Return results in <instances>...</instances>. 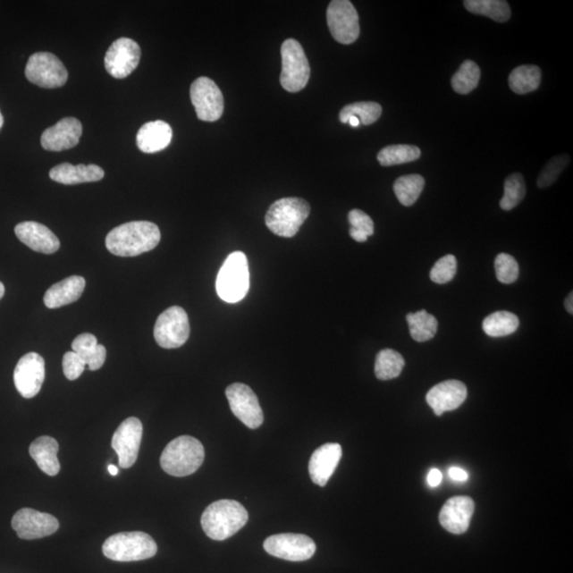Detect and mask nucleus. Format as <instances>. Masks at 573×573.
<instances>
[{
    "label": "nucleus",
    "mask_w": 573,
    "mask_h": 573,
    "mask_svg": "<svg viewBox=\"0 0 573 573\" xmlns=\"http://www.w3.org/2000/svg\"><path fill=\"white\" fill-rule=\"evenodd\" d=\"M161 241L158 226L149 221H132L117 226L106 236L105 246L112 254L134 257L156 249Z\"/></svg>",
    "instance_id": "f257e3e1"
},
{
    "label": "nucleus",
    "mask_w": 573,
    "mask_h": 573,
    "mask_svg": "<svg viewBox=\"0 0 573 573\" xmlns=\"http://www.w3.org/2000/svg\"><path fill=\"white\" fill-rule=\"evenodd\" d=\"M248 520V510L240 502L223 499L204 510L201 525L209 538L221 542L235 535L247 525Z\"/></svg>",
    "instance_id": "f03ea898"
},
{
    "label": "nucleus",
    "mask_w": 573,
    "mask_h": 573,
    "mask_svg": "<svg viewBox=\"0 0 573 573\" xmlns=\"http://www.w3.org/2000/svg\"><path fill=\"white\" fill-rule=\"evenodd\" d=\"M204 457L206 451L200 441L190 435H181L164 448L161 467L170 476H187L201 468Z\"/></svg>",
    "instance_id": "7ed1b4c3"
},
{
    "label": "nucleus",
    "mask_w": 573,
    "mask_h": 573,
    "mask_svg": "<svg viewBox=\"0 0 573 573\" xmlns=\"http://www.w3.org/2000/svg\"><path fill=\"white\" fill-rule=\"evenodd\" d=\"M310 206L299 198H283L275 201L265 215V225L274 234L291 238L309 217Z\"/></svg>",
    "instance_id": "20e7f679"
},
{
    "label": "nucleus",
    "mask_w": 573,
    "mask_h": 573,
    "mask_svg": "<svg viewBox=\"0 0 573 573\" xmlns=\"http://www.w3.org/2000/svg\"><path fill=\"white\" fill-rule=\"evenodd\" d=\"M102 552L115 561L144 560L155 557L157 544L147 533L122 532L107 538Z\"/></svg>",
    "instance_id": "39448f33"
},
{
    "label": "nucleus",
    "mask_w": 573,
    "mask_h": 573,
    "mask_svg": "<svg viewBox=\"0 0 573 573\" xmlns=\"http://www.w3.org/2000/svg\"><path fill=\"white\" fill-rule=\"evenodd\" d=\"M215 287L219 298L226 303L235 304L246 298L249 288V272L245 253L229 255L221 266Z\"/></svg>",
    "instance_id": "423d86ee"
},
{
    "label": "nucleus",
    "mask_w": 573,
    "mask_h": 573,
    "mask_svg": "<svg viewBox=\"0 0 573 573\" xmlns=\"http://www.w3.org/2000/svg\"><path fill=\"white\" fill-rule=\"evenodd\" d=\"M281 55L282 87L289 93H299L308 85L311 72L302 45L293 38H288L282 45Z\"/></svg>",
    "instance_id": "0eeeda50"
},
{
    "label": "nucleus",
    "mask_w": 573,
    "mask_h": 573,
    "mask_svg": "<svg viewBox=\"0 0 573 573\" xmlns=\"http://www.w3.org/2000/svg\"><path fill=\"white\" fill-rule=\"evenodd\" d=\"M190 334L189 316L186 311L173 306L157 317L155 338L163 349H178L184 345Z\"/></svg>",
    "instance_id": "6e6552de"
},
{
    "label": "nucleus",
    "mask_w": 573,
    "mask_h": 573,
    "mask_svg": "<svg viewBox=\"0 0 573 573\" xmlns=\"http://www.w3.org/2000/svg\"><path fill=\"white\" fill-rule=\"evenodd\" d=\"M28 81L43 88H58L65 85L68 72L58 56L50 53L33 54L26 65Z\"/></svg>",
    "instance_id": "1a4fd4ad"
},
{
    "label": "nucleus",
    "mask_w": 573,
    "mask_h": 573,
    "mask_svg": "<svg viewBox=\"0 0 573 573\" xmlns=\"http://www.w3.org/2000/svg\"><path fill=\"white\" fill-rule=\"evenodd\" d=\"M327 25L332 36L340 44L350 45L360 34L359 16L349 0H333L327 8Z\"/></svg>",
    "instance_id": "9d476101"
},
{
    "label": "nucleus",
    "mask_w": 573,
    "mask_h": 573,
    "mask_svg": "<svg viewBox=\"0 0 573 573\" xmlns=\"http://www.w3.org/2000/svg\"><path fill=\"white\" fill-rule=\"evenodd\" d=\"M190 99L198 118L202 122H217L223 114V95L212 79L198 78L191 84Z\"/></svg>",
    "instance_id": "9b49d317"
},
{
    "label": "nucleus",
    "mask_w": 573,
    "mask_h": 573,
    "mask_svg": "<svg viewBox=\"0 0 573 573\" xmlns=\"http://www.w3.org/2000/svg\"><path fill=\"white\" fill-rule=\"evenodd\" d=\"M264 549L272 557L291 561H304L314 557L316 546L308 535L282 533L266 538Z\"/></svg>",
    "instance_id": "f8f14e48"
},
{
    "label": "nucleus",
    "mask_w": 573,
    "mask_h": 573,
    "mask_svg": "<svg viewBox=\"0 0 573 573\" xmlns=\"http://www.w3.org/2000/svg\"><path fill=\"white\" fill-rule=\"evenodd\" d=\"M232 414L249 429H257L264 423V413L258 397L245 383H232L225 390Z\"/></svg>",
    "instance_id": "ddd939ff"
},
{
    "label": "nucleus",
    "mask_w": 573,
    "mask_h": 573,
    "mask_svg": "<svg viewBox=\"0 0 573 573\" xmlns=\"http://www.w3.org/2000/svg\"><path fill=\"white\" fill-rule=\"evenodd\" d=\"M143 438V424L138 417H129L115 431L112 447L118 455L119 467L132 468L139 458V447Z\"/></svg>",
    "instance_id": "4468645a"
},
{
    "label": "nucleus",
    "mask_w": 573,
    "mask_h": 573,
    "mask_svg": "<svg viewBox=\"0 0 573 573\" xmlns=\"http://www.w3.org/2000/svg\"><path fill=\"white\" fill-rule=\"evenodd\" d=\"M141 50L131 38H121L106 51L105 66L107 72L116 79H124L139 66Z\"/></svg>",
    "instance_id": "2eb2a0df"
},
{
    "label": "nucleus",
    "mask_w": 573,
    "mask_h": 573,
    "mask_svg": "<svg viewBox=\"0 0 573 573\" xmlns=\"http://www.w3.org/2000/svg\"><path fill=\"white\" fill-rule=\"evenodd\" d=\"M55 516L33 509H21L13 518V527L21 540H38L54 535L59 529Z\"/></svg>",
    "instance_id": "dca6fc26"
},
{
    "label": "nucleus",
    "mask_w": 573,
    "mask_h": 573,
    "mask_svg": "<svg viewBox=\"0 0 573 573\" xmlns=\"http://www.w3.org/2000/svg\"><path fill=\"white\" fill-rule=\"evenodd\" d=\"M45 380V360L41 355L28 353L17 362L14 384L24 399H33L39 393Z\"/></svg>",
    "instance_id": "f3484780"
},
{
    "label": "nucleus",
    "mask_w": 573,
    "mask_h": 573,
    "mask_svg": "<svg viewBox=\"0 0 573 573\" xmlns=\"http://www.w3.org/2000/svg\"><path fill=\"white\" fill-rule=\"evenodd\" d=\"M467 397V385L459 380H446L429 390L426 400L435 416L441 417L461 407Z\"/></svg>",
    "instance_id": "a211bd4d"
},
{
    "label": "nucleus",
    "mask_w": 573,
    "mask_h": 573,
    "mask_svg": "<svg viewBox=\"0 0 573 573\" xmlns=\"http://www.w3.org/2000/svg\"><path fill=\"white\" fill-rule=\"evenodd\" d=\"M81 136V122L77 118L66 117L61 119L55 126L45 130L41 145L45 150L60 152L76 147Z\"/></svg>",
    "instance_id": "6ab92c4d"
},
{
    "label": "nucleus",
    "mask_w": 573,
    "mask_h": 573,
    "mask_svg": "<svg viewBox=\"0 0 573 573\" xmlns=\"http://www.w3.org/2000/svg\"><path fill=\"white\" fill-rule=\"evenodd\" d=\"M475 510V502L468 496L448 499L442 506L439 519L445 530L452 535H463L469 527Z\"/></svg>",
    "instance_id": "aec40b11"
},
{
    "label": "nucleus",
    "mask_w": 573,
    "mask_h": 573,
    "mask_svg": "<svg viewBox=\"0 0 573 573\" xmlns=\"http://www.w3.org/2000/svg\"><path fill=\"white\" fill-rule=\"evenodd\" d=\"M342 458V447L338 442H327L312 453L309 461V475L314 484L325 486L337 469Z\"/></svg>",
    "instance_id": "412c9836"
},
{
    "label": "nucleus",
    "mask_w": 573,
    "mask_h": 573,
    "mask_svg": "<svg viewBox=\"0 0 573 573\" xmlns=\"http://www.w3.org/2000/svg\"><path fill=\"white\" fill-rule=\"evenodd\" d=\"M15 235L33 251L54 254L60 249V240L47 226L26 221L15 226Z\"/></svg>",
    "instance_id": "4be33fe9"
},
{
    "label": "nucleus",
    "mask_w": 573,
    "mask_h": 573,
    "mask_svg": "<svg viewBox=\"0 0 573 573\" xmlns=\"http://www.w3.org/2000/svg\"><path fill=\"white\" fill-rule=\"evenodd\" d=\"M49 177L56 183L77 185L98 181L105 178V170L97 164H77L63 163L50 170Z\"/></svg>",
    "instance_id": "5701e85b"
},
{
    "label": "nucleus",
    "mask_w": 573,
    "mask_h": 573,
    "mask_svg": "<svg viewBox=\"0 0 573 573\" xmlns=\"http://www.w3.org/2000/svg\"><path fill=\"white\" fill-rule=\"evenodd\" d=\"M85 289V280L82 276L72 275L55 283L45 293L44 303L50 309L60 308L62 306L77 302Z\"/></svg>",
    "instance_id": "b1692460"
},
{
    "label": "nucleus",
    "mask_w": 573,
    "mask_h": 573,
    "mask_svg": "<svg viewBox=\"0 0 573 573\" xmlns=\"http://www.w3.org/2000/svg\"><path fill=\"white\" fill-rule=\"evenodd\" d=\"M173 129L162 121L150 122L139 129L136 136L139 149L145 153L160 152L172 143Z\"/></svg>",
    "instance_id": "393cba45"
},
{
    "label": "nucleus",
    "mask_w": 573,
    "mask_h": 573,
    "mask_svg": "<svg viewBox=\"0 0 573 573\" xmlns=\"http://www.w3.org/2000/svg\"><path fill=\"white\" fill-rule=\"evenodd\" d=\"M59 444L51 436H41L32 442L29 447L31 458L36 461L42 472L48 476H56L60 473L58 459Z\"/></svg>",
    "instance_id": "a878e982"
},
{
    "label": "nucleus",
    "mask_w": 573,
    "mask_h": 573,
    "mask_svg": "<svg viewBox=\"0 0 573 573\" xmlns=\"http://www.w3.org/2000/svg\"><path fill=\"white\" fill-rule=\"evenodd\" d=\"M542 81L541 68L536 65H521L510 73L509 87L515 94L535 92Z\"/></svg>",
    "instance_id": "bb28decb"
},
{
    "label": "nucleus",
    "mask_w": 573,
    "mask_h": 573,
    "mask_svg": "<svg viewBox=\"0 0 573 573\" xmlns=\"http://www.w3.org/2000/svg\"><path fill=\"white\" fill-rule=\"evenodd\" d=\"M406 319L414 341L427 342L434 339L438 332V320L426 310L411 312L407 315Z\"/></svg>",
    "instance_id": "cd10ccee"
},
{
    "label": "nucleus",
    "mask_w": 573,
    "mask_h": 573,
    "mask_svg": "<svg viewBox=\"0 0 573 573\" xmlns=\"http://www.w3.org/2000/svg\"><path fill=\"white\" fill-rule=\"evenodd\" d=\"M519 327L518 316L510 311H496L486 316L482 323V328L487 336L501 338L510 336Z\"/></svg>",
    "instance_id": "c85d7f7f"
},
{
    "label": "nucleus",
    "mask_w": 573,
    "mask_h": 573,
    "mask_svg": "<svg viewBox=\"0 0 573 573\" xmlns=\"http://www.w3.org/2000/svg\"><path fill=\"white\" fill-rule=\"evenodd\" d=\"M464 7L470 13L490 17L497 22H506L510 17V8L504 0H465Z\"/></svg>",
    "instance_id": "c756f323"
},
{
    "label": "nucleus",
    "mask_w": 573,
    "mask_h": 573,
    "mask_svg": "<svg viewBox=\"0 0 573 573\" xmlns=\"http://www.w3.org/2000/svg\"><path fill=\"white\" fill-rule=\"evenodd\" d=\"M383 114V107L377 102L361 101L348 105L340 111L339 119L342 123H348L350 117L359 119L360 123L370 126L376 122Z\"/></svg>",
    "instance_id": "7c9ffc66"
},
{
    "label": "nucleus",
    "mask_w": 573,
    "mask_h": 573,
    "mask_svg": "<svg viewBox=\"0 0 573 573\" xmlns=\"http://www.w3.org/2000/svg\"><path fill=\"white\" fill-rule=\"evenodd\" d=\"M425 187V179L419 174H408L395 181L396 198L404 206H412L418 200Z\"/></svg>",
    "instance_id": "2f4dec72"
},
{
    "label": "nucleus",
    "mask_w": 573,
    "mask_h": 573,
    "mask_svg": "<svg viewBox=\"0 0 573 573\" xmlns=\"http://www.w3.org/2000/svg\"><path fill=\"white\" fill-rule=\"evenodd\" d=\"M404 357L394 350H380L375 361V375L379 380H391L399 377L404 370Z\"/></svg>",
    "instance_id": "473e14b6"
},
{
    "label": "nucleus",
    "mask_w": 573,
    "mask_h": 573,
    "mask_svg": "<svg viewBox=\"0 0 573 573\" xmlns=\"http://www.w3.org/2000/svg\"><path fill=\"white\" fill-rule=\"evenodd\" d=\"M421 157V150L417 146L392 145L383 147L378 153L377 160L383 167L395 166L417 161Z\"/></svg>",
    "instance_id": "72a5a7b5"
},
{
    "label": "nucleus",
    "mask_w": 573,
    "mask_h": 573,
    "mask_svg": "<svg viewBox=\"0 0 573 573\" xmlns=\"http://www.w3.org/2000/svg\"><path fill=\"white\" fill-rule=\"evenodd\" d=\"M481 72L474 61L463 62L451 79L452 88L459 95H468L478 87Z\"/></svg>",
    "instance_id": "f704fd0d"
},
{
    "label": "nucleus",
    "mask_w": 573,
    "mask_h": 573,
    "mask_svg": "<svg viewBox=\"0 0 573 573\" xmlns=\"http://www.w3.org/2000/svg\"><path fill=\"white\" fill-rule=\"evenodd\" d=\"M526 194L527 190L523 174L513 173L509 175L506 181H504V195L501 200V207L506 212L512 211L524 200Z\"/></svg>",
    "instance_id": "c9c22d12"
},
{
    "label": "nucleus",
    "mask_w": 573,
    "mask_h": 573,
    "mask_svg": "<svg viewBox=\"0 0 573 573\" xmlns=\"http://www.w3.org/2000/svg\"><path fill=\"white\" fill-rule=\"evenodd\" d=\"M569 163L570 156L569 155L552 157L542 170L540 177L537 179V186L543 190L553 185Z\"/></svg>",
    "instance_id": "e433bc0d"
},
{
    "label": "nucleus",
    "mask_w": 573,
    "mask_h": 573,
    "mask_svg": "<svg viewBox=\"0 0 573 573\" xmlns=\"http://www.w3.org/2000/svg\"><path fill=\"white\" fill-rule=\"evenodd\" d=\"M495 271L497 280L504 285H510L518 281L519 265L512 255L501 253L495 259Z\"/></svg>",
    "instance_id": "4c0bfd02"
},
{
    "label": "nucleus",
    "mask_w": 573,
    "mask_h": 573,
    "mask_svg": "<svg viewBox=\"0 0 573 573\" xmlns=\"http://www.w3.org/2000/svg\"><path fill=\"white\" fill-rule=\"evenodd\" d=\"M457 258L453 255H446L435 263L430 271V280L439 285H445L453 280L457 274Z\"/></svg>",
    "instance_id": "58836bf2"
},
{
    "label": "nucleus",
    "mask_w": 573,
    "mask_h": 573,
    "mask_svg": "<svg viewBox=\"0 0 573 573\" xmlns=\"http://www.w3.org/2000/svg\"><path fill=\"white\" fill-rule=\"evenodd\" d=\"M97 338L92 333H82L73 340L72 343V351H75L81 358L87 363L90 357L95 353L97 349Z\"/></svg>",
    "instance_id": "ea45409f"
},
{
    "label": "nucleus",
    "mask_w": 573,
    "mask_h": 573,
    "mask_svg": "<svg viewBox=\"0 0 573 573\" xmlns=\"http://www.w3.org/2000/svg\"><path fill=\"white\" fill-rule=\"evenodd\" d=\"M87 363L75 351H67L63 357V372L68 380H76L84 372Z\"/></svg>",
    "instance_id": "a19ab883"
},
{
    "label": "nucleus",
    "mask_w": 573,
    "mask_h": 573,
    "mask_svg": "<svg viewBox=\"0 0 573 573\" xmlns=\"http://www.w3.org/2000/svg\"><path fill=\"white\" fill-rule=\"evenodd\" d=\"M349 223L350 229L362 232L367 237L374 234V223L370 215L360 209H353L349 213Z\"/></svg>",
    "instance_id": "79ce46f5"
},
{
    "label": "nucleus",
    "mask_w": 573,
    "mask_h": 573,
    "mask_svg": "<svg viewBox=\"0 0 573 573\" xmlns=\"http://www.w3.org/2000/svg\"><path fill=\"white\" fill-rule=\"evenodd\" d=\"M105 358L106 349L104 345L98 344L97 349H96L95 353L90 357L87 366L90 371H97L105 365Z\"/></svg>",
    "instance_id": "37998d69"
},
{
    "label": "nucleus",
    "mask_w": 573,
    "mask_h": 573,
    "mask_svg": "<svg viewBox=\"0 0 573 573\" xmlns=\"http://www.w3.org/2000/svg\"><path fill=\"white\" fill-rule=\"evenodd\" d=\"M450 476L453 481L465 482L469 478L468 473L465 472L463 468L453 467L450 469Z\"/></svg>",
    "instance_id": "c03bdc74"
},
{
    "label": "nucleus",
    "mask_w": 573,
    "mask_h": 573,
    "mask_svg": "<svg viewBox=\"0 0 573 573\" xmlns=\"http://www.w3.org/2000/svg\"><path fill=\"white\" fill-rule=\"evenodd\" d=\"M442 480V475L438 468H433L430 470L427 476V481H428V485L431 487L439 486L441 485Z\"/></svg>",
    "instance_id": "a18cd8bd"
},
{
    "label": "nucleus",
    "mask_w": 573,
    "mask_h": 573,
    "mask_svg": "<svg viewBox=\"0 0 573 573\" xmlns=\"http://www.w3.org/2000/svg\"><path fill=\"white\" fill-rule=\"evenodd\" d=\"M565 308L569 312L570 315L573 314V293L570 292L569 297L565 299Z\"/></svg>",
    "instance_id": "49530a36"
},
{
    "label": "nucleus",
    "mask_w": 573,
    "mask_h": 573,
    "mask_svg": "<svg viewBox=\"0 0 573 573\" xmlns=\"http://www.w3.org/2000/svg\"><path fill=\"white\" fill-rule=\"evenodd\" d=\"M348 123L350 124L351 127L357 128L360 126V122L358 118L356 117H350Z\"/></svg>",
    "instance_id": "de8ad7c7"
},
{
    "label": "nucleus",
    "mask_w": 573,
    "mask_h": 573,
    "mask_svg": "<svg viewBox=\"0 0 573 573\" xmlns=\"http://www.w3.org/2000/svg\"><path fill=\"white\" fill-rule=\"evenodd\" d=\"M107 470H109V473L112 476H117L118 474V468L115 467V465H109V468H107Z\"/></svg>",
    "instance_id": "09e8293b"
},
{
    "label": "nucleus",
    "mask_w": 573,
    "mask_h": 573,
    "mask_svg": "<svg viewBox=\"0 0 573 573\" xmlns=\"http://www.w3.org/2000/svg\"><path fill=\"white\" fill-rule=\"evenodd\" d=\"M4 291H5V289H4V283L0 282V299L4 298Z\"/></svg>",
    "instance_id": "8fccbe9b"
},
{
    "label": "nucleus",
    "mask_w": 573,
    "mask_h": 573,
    "mask_svg": "<svg viewBox=\"0 0 573 573\" xmlns=\"http://www.w3.org/2000/svg\"><path fill=\"white\" fill-rule=\"evenodd\" d=\"M4 116L2 114V112H0V130H2V128L4 126Z\"/></svg>",
    "instance_id": "3c124183"
}]
</instances>
